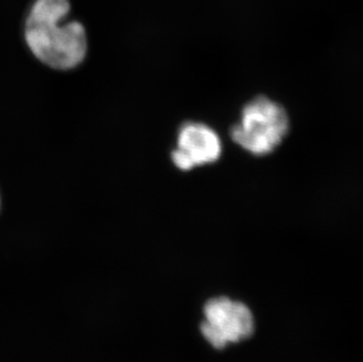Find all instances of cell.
Masks as SVG:
<instances>
[{
	"label": "cell",
	"instance_id": "1",
	"mask_svg": "<svg viewBox=\"0 0 363 362\" xmlns=\"http://www.w3.org/2000/svg\"><path fill=\"white\" fill-rule=\"evenodd\" d=\"M69 0H37L25 24V40L32 55L55 70H72L87 55V35L79 21H67Z\"/></svg>",
	"mask_w": 363,
	"mask_h": 362
},
{
	"label": "cell",
	"instance_id": "2",
	"mask_svg": "<svg viewBox=\"0 0 363 362\" xmlns=\"http://www.w3.org/2000/svg\"><path fill=\"white\" fill-rule=\"evenodd\" d=\"M289 120L279 104L257 97L242 109L240 123L232 128V139L254 155L269 154L287 136Z\"/></svg>",
	"mask_w": 363,
	"mask_h": 362
},
{
	"label": "cell",
	"instance_id": "3",
	"mask_svg": "<svg viewBox=\"0 0 363 362\" xmlns=\"http://www.w3.org/2000/svg\"><path fill=\"white\" fill-rule=\"evenodd\" d=\"M203 315L200 331L216 349H223L228 344L246 340L255 329L253 313L248 306L230 297H213L207 301Z\"/></svg>",
	"mask_w": 363,
	"mask_h": 362
},
{
	"label": "cell",
	"instance_id": "4",
	"mask_svg": "<svg viewBox=\"0 0 363 362\" xmlns=\"http://www.w3.org/2000/svg\"><path fill=\"white\" fill-rule=\"evenodd\" d=\"M223 145L216 131L205 124L187 123L178 134V148L173 150L172 160L182 171H189L202 165L219 160Z\"/></svg>",
	"mask_w": 363,
	"mask_h": 362
}]
</instances>
